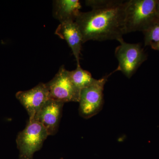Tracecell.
I'll return each instance as SVG.
<instances>
[{
	"label": "cell",
	"mask_w": 159,
	"mask_h": 159,
	"mask_svg": "<svg viewBox=\"0 0 159 159\" xmlns=\"http://www.w3.org/2000/svg\"><path fill=\"white\" fill-rule=\"evenodd\" d=\"M125 6V1L115 0L109 6L80 12L75 21L82 34L83 43L90 40H123Z\"/></svg>",
	"instance_id": "obj_1"
},
{
	"label": "cell",
	"mask_w": 159,
	"mask_h": 159,
	"mask_svg": "<svg viewBox=\"0 0 159 159\" xmlns=\"http://www.w3.org/2000/svg\"><path fill=\"white\" fill-rule=\"evenodd\" d=\"M156 0L125 1V34L136 31H144L155 21Z\"/></svg>",
	"instance_id": "obj_2"
},
{
	"label": "cell",
	"mask_w": 159,
	"mask_h": 159,
	"mask_svg": "<svg viewBox=\"0 0 159 159\" xmlns=\"http://www.w3.org/2000/svg\"><path fill=\"white\" fill-rule=\"evenodd\" d=\"M49 134L45 128L36 119H29L25 128L16 139L20 159H33L34 153L39 150Z\"/></svg>",
	"instance_id": "obj_3"
},
{
	"label": "cell",
	"mask_w": 159,
	"mask_h": 159,
	"mask_svg": "<svg viewBox=\"0 0 159 159\" xmlns=\"http://www.w3.org/2000/svg\"><path fill=\"white\" fill-rule=\"evenodd\" d=\"M119 43L115 50V56L119 62L116 71H121L125 77L130 78L147 57L139 44L129 43L124 40Z\"/></svg>",
	"instance_id": "obj_4"
},
{
	"label": "cell",
	"mask_w": 159,
	"mask_h": 159,
	"mask_svg": "<svg viewBox=\"0 0 159 159\" xmlns=\"http://www.w3.org/2000/svg\"><path fill=\"white\" fill-rule=\"evenodd\" d=\"M48 89L50 99L65 103L79 102L80 90L72 81L69 71L64 66L60 68L54 78L46 83Z\"/></svg>",
	"instance_id": "obj_5"
},
{
	"label": "cell",
	"mask_w": 159,
	"mask_h": 159,
	"mask_svg": "<svg viewBox=\"0 0 159 159\" xmlns=\"http://www.w3.org/2000/svg\"><path fill=\"white\" fill-rule=\"evenodd\" d=\"M99 79L94 85L80 90L79 113L80 116L87 119L97 115L102 110L103 102V89L109 76Z\"/></svg>",
	"instance_id": "obj_6"
},
{
	"label": "cell",
	"mask_w": 159,
	"mask_h": 159,
	"mask_svg": "<svg viewBox=\"0 0 159 159\" xmlns=\"http://www.w3.org/2000/svg\"><path fill=\"white\" fill-rule=\"evenodd\" d=\"M16 96L28 112L29 119H33L37 112L50 99L48 86L43 83L29 90L19 91Z\"/></svg>",
	"instance_id": "obj_7"
},
{
	"label": "cell",
	"mask_w": 159,
	"mask_h": 159,
	"mask_svg": "<svg viewBox=\"0 0 159 159\" xmlns=\"http://www.w3.org/2000/svg\"><path fill=\"white\" fill-rule=\"evenodd\" d=\"M64 104L63 102L50 99L33 118L45 128L49 135H53L57 133Z\"/></svg>",
	"instance_id": "obj_8"
},
{
	"label": "cell",
	"mask_w": 159,
	"mask_h": 159,
	"mask_svg": "<svg viewBox=\"0 0 159 159\" xmlns=\"http://www.w3.org/2000/svg\"><path fill=\"white\" fill-rule=\"evenodd\" d=\"M55 34L61 39L65 40L73 52L77 61L80 64V55L83 43L82 34L75 21H68L60 24Z\"/></svg>",
	"instance_id": "obj_9"
},
{
	"label": "cell",
	"mask_w": 159,
	"mask_h": 159,
	"mask_svg": "<svg viewBox=\"0 0 159 159\" xmlns=\"http://www.w3.org/2000/svg\"><path fill=\"white\" fill-rule=\"evenodd\" d=\"M81 6L78 0H57L53 2V16L60 23L75 21Z\"/></svg>",
	"instance_id": "obj_10"
},
{
	"label": "cell",
	"mask_w": 159,
	"mask_h": 159,
	"mask_svg": "<svg viewBox=\"0 0 159 159\" xmlns=\"http://www.w3.org/2000/svg\"><path fill=\"white\" fill-rule=\"evenodd\" d=\"M70 77L75 86L81 90L97 83L99 79H95L89 71L83 70L80 65L77 66L74 70L69 71Z\"/></svg>",
	"instance_id": "obj_11"
},
{
	"label": "cell",
	"mask_w": 159,
	"mask_h": 159,
	"mask_svg": "<svg viewBox=\"0 0 159 159\" xmlns=\"http://www.w3.org/2000/svg\"><path fill=\"white\" fill-rule=\"evenodd\" d=\"M145 35V45H150L152 43L159 42V19H157L143 31Z\"/></svg>",
	"instance_id": "obj_12"
},
{
	"label": "cell",
	"mask_w": 159,
	"mask_h": 159,
	"mask_svg": "<svg viewBox=\"0 0 159 159\" xmlns=\"http://www.w3.org/2000/svg\"><path fill=\"white\" fill-rule=\"evenodd\" d=\"M115 0H88L85 1L86 6L92 9H98L109 6L115 2Z\"/></svg>",
	"instance_id": "obj_13"
},
{
	"label": "cell",
	"mask_w": 159,
	"mask_h": 159,
	"mask_svg": "<svg viewBox=\"0 0 159 159\" xmlns=\"http://www.w3.org/2000/svg\"><path fill=\"white\" fill-rule=\"evenodd\" d=\"M156 13L157 18L159 19V0L157 2Z\"/></svg>",
	"instance_id": "obj_14"
},
{
	"label": "cell",
	"mask_w": 159,
	"mask_h": 159,
	"mask_svg": "<svg viewBox=\"0 0 159 159\" xmlns=\"http://www.w3.org/2000/svg\"><path fill=\"white\" fill-rule=\"evenodd\" d=\"M63 159V158H61V159Z\"/></svg>",
	"instance_id": "obj_15"
}]
</instances>
